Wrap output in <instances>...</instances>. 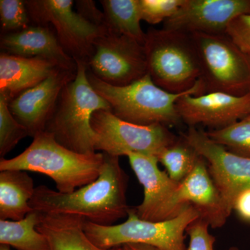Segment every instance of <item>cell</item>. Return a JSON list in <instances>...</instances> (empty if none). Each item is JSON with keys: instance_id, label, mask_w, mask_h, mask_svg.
I'll list each match as a JSON object with an SVG mask.
<instances>
[{"instance_id": "7c38bea8", "label": "cell", "mask_w": 250, "mask_h": 250, "mask_svg": "<svg viewBox=\"0 0 250 250\" xmlns=\"http://www.w3.org/2000/svg\"><path fill=\"white\" fill-rule=\"evenodd\" d=\"M130 166L142 185L144 198L141 205L132 208L141 220L165 221L180 214L188 205L179 197L180 183L172 180L165 171L159 167L154 156L130 153Z\"/></svg>"}, {"instance_id": "6da1fadb", "label": "cell", "mask_w": 250, "mask_h": 250, "mask_svg": "<svg viewBox=\"0 0 250 250\" xmlns=\"http://www.w3.org/2000/svg\"><path fill=\"white\" fill-rule=\"evenodd\" d=\"M104 155L101 172L93 183L70 193L39 186L29 202L31 208L42 213L78 215L103 226H111L127 217L128 175L121 167L119 157L104 153Z\"/></svg>"}, {"instance_id": "1f68e13d", "label": "cell", "mask_w": 250, "mask_h": 250, "mask_svg": "<svg viewBox=\"0 0 250 250\" xmlns=\"http://www.w3.org/2000/svg\"><path fill=\"white\" fill-rule=\"evenodd\" d=\"M112 250H161L156 247L141 243H128L116 248H111Z\"/></svg>"}, {"instance_id": "8fae6325", "label": "cell", "mask_w": 250, "mask_h": 250, "mask_svg": "<svg viewBox=\"0 0 250 250\" xmlns=\"http://www.w3.org/2000/svg\"><path fill=\"white\" fill-rule=\"evenodd\" d=\"M93 47L88 68L105 83L125 86L148 74L144 45L127 36L107 32Z\"/></svg>"}, {"instance_id": "83f0119b", "label": "cell", "mask_w": 250, "mask_h": 250, "mask_svg": "<svg viewBox=\"0 0 250 250\" xmlns=\"http://www.w3.org/2000/svg\"><path fill=\"white\" fill-rule=\"evenodd\" d=\"M209 224L201 217L194 220L187 229L189 236L187 250H214L215 237L209 233Z\"/></svg>"}, {"instance_id": "7a4b0ae2", "label": "cell", "mask_w": 250, "mask_h": 250, "mask_svg": "<svg viewBox=\"0 0 250 250\" xmlns=\"http://www.w3.org/2000/svg\"><path fill=\"white\" fill-rule=\"evenodd\" d=\"M104 153L79 154L64 147L53 135H36L24 152L12 159H1L0 171L22 170L45 174L55 182L57 191L70 193L93 183L100 176Z\"/></svg>"}, {"instance_id": "44dd1931", "label": "cell", "mask_w": 250, "mask_h": 250, "mask_svg": "<svg viewBox=\"0 0 250 250\" xmlns=\"http://www.w3.org/2000/svg\"><path fill=\"white\" fill-rule=\"evenodd\" d=\"M100 3L107 32L127 36L144 45L146 33L141 26L139 0H103Z\"/></svg>"}, {"instance_id": "ac0fdd59", "label": "cell", "mask_w": 250, "mask_h": 250, "mask_svg": "<svg viewBox=\"0 0 250 250\" xmlns=\"http://www.w3.org/2000/svg\"><path fill=\"white\" fill-rule=\"evenodd\" d=\"M2 53L25 58H42L58 62L67 67H77L76 62L59 43L55 32L47 26L28 27L23 30L3 34Z\"/></svg>"}, {"instance_id": "4dcf8cb0", "label": "cell", "mask_w": 250, "mask_h": 250, "mask_svg": "<svg viewBox=\"0 0 250 250\" xmlns=\"http://www.w3.org/2000/svg\"><path fill=\"white\" fill-rule=\"evenodd\" d=\"M233 210L243 220L250 222V188L238 195L233 206Z\"/></svg>"}, {"instance_id": "7402d4cb", "label": "cell", "mask_w": 250, "mask_h": 250, "mask_svg": "<svg viewBox=\"0 0 250 250\" xmlns=\"http://www.w3.org/2000/svg\"><path fill=\"white\" fill-rule=\"evenodd\" d=\"M41 212L32 210L19 221L0 220V244L18 250H50L48 241L38 231Z\"/></svg>"}, {"instance_id": "f546056e", "label": "cell", "mask_w": 250, "mask_h": 250, "mask_svg": "<svg viewBox=\"0 0 250 250\" xmlns=\"http://www.w3.org/2000/svg\"><path fill=\"white\" fill-rule=\"evenodd\" d=\"M76 5L77 13L107 32L105 27L104 13L98 9L93 1H77Z\"/></svg>"}, {"instance_id": "d6986e66", "label": "cell", "mask_w": 250, "mask_h": 250, "mask_svg": "<svg viewBox=\"0 0 250 250\" xmlns=\"http://www.w3.org/2000/svg\"><path fill=\"white\" fill-rule=\"evenodd\" d=\"M41 213L38 231L45 236L50 250H112L99 248L83 230L85 220L75 215Z\"/></svg>"}, {"instance_id": "ba28073f", "label": "cell", "mask_w": 250, "mask_h": 250, "mask_svg": "<svg viewBox=\"0 0 250 250\" xmlns=\"http://www.w3.org/2000/svg\"><path fill=\"white\" fill-rule=\"evenodd\" d=\"M95 150L120 157L130 153L158 155L179 137L162 125L141 126L123 121L111 111H95L90 121Z\"/></svg>"}, {"instance_id": "4fadbf2b", "label": "cell", "mask_w": 250, "mask_h": 250, "mask_svg": "<svg viewBox=\"0 0 250 250\" xmlns=\"http://www.w3.org/2000/svg\"><path fill=\"white\" fill-rule=\"evenodd\" d=\"M250 14V0H185L164 29L187 34H225L235 18Z\"/></svg>"}, {"instance_id": "e0dca14e", "label": "cell", "mask_w": 250, "mask_h": 250, "mask_svg": "<svg viewBox=\"0 0 250 250\" xmlns=\"http://www.w3.org/2000/svg\"><path fill=\"white\" fill-rule=\"evenodd\" d=\"M62 67H67L48 59L25 58L1 52L0 96L4 97L9 103L20 94L36 86Z\"/></svg>"}, {"instance_id": "30bf717a", "label": "cell", "mask_w": 250, "mask_h": 250, "mask_svg": "<svg viewBox=\"0 0 250 250\" xmlns=\"http://www.w3.org/2000/svg\"><path fill=\"white\" fill-rule=\"evenodd\" d=\"M180 136L207 162L225 208L231 215L237 197L250 188V157L231 152L195 126H189Z\"/></svg>"}, {"instance_id": "d4e9b609", "label": "cell", "mask_w": 250, "mask_h": 250, "mask_svg": "<svg viewBox=\"0 0 250 250\" xmlns=\"http://www.w3.org/2000/svg\"><path fill=\"white\" fill-rule=\"evenodd\" d=\"M9 102L0 96V156L4 159L21 140L29 136L27 130L20 124L9 108Z\"/></svg>"}, {"instance_id": "52a82bcc", "label": "cell", "mask_w": 250, "mask_h": 250, "mask_svg": "<svg viewBox=\"0 0 250 250\" xmlns=\"http://www.w3.org/2000/svg\"><path fill=\"white\" fill-rule=\"evenodd\" d=\"M199 57L201 95L250 93V57L225 34H192Z\"/></svg>"}, {"instance_id": "9c48e42d", "label": "cell", "mask_w": 250, "mask_h": 250, "mask_svg": "<svg viewBox=\"0 0 250 250\" xmlns=\"http://www.w3.org/2000/svg\"><path fill=\"white\" fill-rule=\"evenodd\" d=\"M31 21L38 25L52 24L62 49L74 60L88 65L94 42L106 31L74 11L72 0L24 1Z\"/></svg>"}, {"instance_id": "ffe728a7", "label": "cell", "mask_w": 250, "mask_h": 250, "mask_svg": "<svg viewBox=\"0 0 250 250\" xmlns=\"http://www.w3.org/2000/svg\"><path fill=\"white\" fill-rule=\"evenodd\" d=\"M35 188L25 171H0V220L19 221L34 210L29 202Z\"/></svg>"}, {"instance_id": "836d02e7", "label": "cell", "mask_w": 250, "mask_h": 250, "mask_svg": "<svg viewBox=\"0 0 250 250\" xmlns=\"http://www.w3.org/2000/svg\"><path fill=\"white\" fill-rule=\"evenodd\" d=\"M229 250H240L239 248H237V247H231V248H230Z\"/></svg>"}, {"instance_id": "277c9868", "label": "cell", "mask_w": 250, "mask_h": 250, "mask_svg": "<svg viewBox=\"0 0 250 250\" xmlns=\"http://www.w3.org/2000/svg\"><path fill=\"white\" fill-rule=\"evenodd\" d=\"M76 76L62 89L45 131L64 147L79 153H95V135L90 125L92 116L100 110L111 111L106 100L90 85L88 65L75 60Z\"/></svg>"}, {"instance_id": "3957f363", "label": "cell", "mask_w": 250, "mask_h": 250, "mask_svg": "<svg viewBox=\"0 0 250 250\" xmlns=\"http://www.w3.org/2000/svg\"><path fill=\"white\" fill-rule=\"evenodd\" d=\"M87 76L93 89L109 104L115 116L141 126L178 125L182 121L177 109L179 99L187 95H200L202 93L199 81L191 89L176 94L158 86L149 74L125 86L105 83L88 68Z\"/></svg>"}, {"instance_id": "484cf974", "label": "cell", "mask_w": 250, "mask_h": 250, "mask_svg": "<svg viewBox=\"0 0 250 250\" xmlns=\"http://www.w3.org/2000/svg\"><path fill=\"white\" fill-rule=\"evenodd\" d=\"M0 19L3 34L26 29L31 20L25 2L21 0H1Z\"/></svg>"}, {"instance_id": "5b68a950", "label": "cell", "mask_w": 250, "mask_h": 250, "mask_svg": "<svg viewBox=\"0 0 250 250\" xmlns=\"http://www.w3.org/2000/svg\"><path fill=\"white\" fill-rule=\"evenodd\" d=\"M144 49L148 74L166 91L184 93L200 80V57L191 34L151 29L146 33Z\"/></svg>"}, {"instance_id": "5bb4252c", "label": "cell", "mask_w": 250, "mask_h": 250, "mask_svg": "<svg viewBox=\"0 0 250 250\" xmlns=\"http://www.w3.org/2000/svg\"><path fill=\"white\" fill-rule=\"evenodd\" d=\"M75 68L62 67L39 84L9 102V108L16 121L34 138L45 131L64 87L75 79Z\"/></svg>"}, {"instance_id": "d6a6232c", "label": "cell", "mask_w": 250, "mask_h": 250, "mask_svg": "<svg viewBox=\"0 0 250 250\" xmlns=\"http://www.w3.org/2000/svg\"><path fill=\"white\" fill-rule=\"evenodd\" d=\"M0 250H11L10 247L7 246H0Z\"/></svg>"}, {"instance_id": "8992f818", "label": "cell", "mask_w": 250, "mask_h": 250, "mask_svg": "<svg viewBox=\"0 0 250 250\" xmlns=\"http://www.w3.org/2000/svg\"><path fill=\"white\" fill-rule=\"evenodd\" d=\"M198 218V211L190 205L175 218L160 222L141 220L130 208L124 223L103 226L85 220L83 230L94 244L105 250L125 243H141L161 250H187L185 245L187 229Z\"/></svg>"}, {"instance_id": "9a60e30c", "label": "cell", "mask_w": 250, "mask_h": 250, "mask_svg": "<svg viewBox=\"0 0 250 250\" xmlns=\"http://www.w3.org/2000/svg\"><path fill=\"white\" fill-rule=\"evenodd\" d=\"M177 109L188 126L222 129L250 115V93L242 96L214 92L179 98Z\"/></svg>"}, {"instance_id": "f1b7e54d", "label": "cell", "mask_w": 250, "mask_h": 250, "mask_svg": "<svg viewBox=\"0 0 250 250\" xmlns=\"http://www.w3.org/2000/svg\"><path fill=\"white\" fill-rule=\"evenodd\" d=\"M226 34L238 48L250 57V14L235 18L229 24Z\"/></svg>"}, {"instance_id": "603a6c76", "label": "cell", "mask_w": 250, "mask_h": 250, "mask_svg": "<svg viewBox=\"0 0 250 250\" xmlns=\"http://www.w3.org/2000/svg\"><path fill=\"white\" fill-rule=\"evenodd\" d=\"M200 155L182 137L166 147L157 156L172 180L181 183L190 174Z\"/></svg>"}, {"instance_id": "2e32d148", "label": "cell", "mask_w": 250, "mask_h": 250, "mask_svg": "<svg viewBox=\"0 0 250 250\" xmlns=\"http://www.w3.org/2000/svg\"><path fill=\"white\" fill-rule=\"evenodd\" d=\"M179 197L184 205L195 207L211 228H222L230 216L201 156L190 174L181 182Z\"/></svg>"}, {"instance_id": "cb8c5ba5", "label": "cell", "mask_w": 250, "mask_h": 250, "mask_svg": "<svg viewBox=\"0 0 250 250\" xmlns=\"http://www.w3.org/2000/svg\"><path fill=\"white\" fill-rule=\"evenodd\" d=\"M206 133L210 139L231 152L250 157V115L226 127Z\"/></svg>"}, {"instance_id": "4316f807", "label": "cell", "mask_w": 250, "mask_h": 250, "mask_svg": "<svg viewBox=\"0 0 250 250\" xmlns=\"http://www.w3.org/2000/svg\"><path fill=\"white\" fill-rule=\"evenodd\" d=\"M185 0H139L141 19L150 24L165 22L173 16Z\"/></svg>"}]
</instances>
